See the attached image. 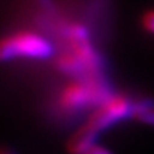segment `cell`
I'll list each match as a JSON object with an SVG mask.
<instances>
[{
  "instance_id": "3",
  "label": "cell",
  "mask_w": 154,
  "mask_h": 154,
  "mask_svg": "<svg viewBox=\"0 0 154 154\" xmlns=\"http://www.w3.org/2000/svg\"><path fill=\"white\" fill-rule=\"evenodd\" d=\"M54 67L70 79L105 76V61L91 39L63 44L54 55Z\"/></svg>"
},
{
  "instance_id": "7",
  "label": "cell",
  "mask_w": 154,
  "mask_h": 154,
  "mask_svg": "<svg viewBox=\"0 0 154 154\" xmlns=\"http://www.w3.org/2000/svg\"><path fill=\"white\" fill-rule=\"evenodd\" d=\"M84 154H114V153L109 148H106V147H102L99 144H94L93 147H90Z\"/></svg>"
},
{
  "instance_id": "1",
  "label": "cell",
  "mask_w": 154,
  "mask_h": 154,
  "mask_svg": "<svg viewBox=\"0 0 154 154\" xmlns=\"http://www.w3.org/2000/svg\"><path fill=\"white\" fill-rule=\"evenodd\" d=\"M150 99H133L127 94L114 93L106 102L97 106L87 118V121L69 138V154H82L96 144L97 136L106 129L115 126L126 118H135L138 114L153 108Z\"/></svg>"
},
{
  "instance_id": "2",
  "label": "cell",
  "mask_w": 154,
  "mask_h": 154,
  "mask_svg": "<svg viewBox=\"0 0 154 154\" xmlns=\"http://www.w3.org/2000/svg\"><path fill=\"white\" fill-rule=\"evenodd\" d=\"M114 94L106 78L70 79L55 96V109L63 117H75L84 112H93Z\"/></svg>"
},
{
  "instance_id": "8",
  "label": "cell",
  "mask_w": 154,
  "mask_h": 154,
  "mask_svg": "<svg viewBox=\"0 0 154 154\" xmlns=\"http://www.w3.org/2000/svg\"><path fill=\"white\" fill-rule=\"evenodd\" d=\"M3 154H11V153H8V151H5V153H3Z\"/></svg>"
},
{
  "instance_id": "5",
  "label": "cell",
  "mask_w": 154,
  "mask_h": 154,
  "mask_svg": "<svg viewBox=\"0 0 154 154\" xmlns=\"http://www.w3.org/2000/svg\"><path fill=\"white\" fill-rule=\"evenodd\" d=\"M141 26L147 33L154 35V9H150L147 12H144L142 18H141Z\"/></svg>"
},
{
  "instance_id": "4",
  "label": "cell",
  "mask_w": 154,
  "mask_h": 154,
  "mask_svg": "<svg viewBox=\"0 0 154 154\" xmlns=\"http://www.w3.org/2000/svg\"><path fill=\"white\" fill-rule=\"evenodd\" d=\"M2 60H36L44 61L54 58L57 54L50 38L33 30H17L6 35L2 41Z\"/></svg>"
},
{
  "instance_id": "6",
  "label": "cell",
  "mask_w": 154,
  "mask_h": 154,
  "mask_svg": "<svg viewBox=\"0 0 154 154\" xmlns=\"http://www.w3.org/2000/svg\"><path fill=\"white\" fill-rule=\"evenodd\" d=\"M135 120L139 121V123H142V124L154 126V106L153 108H148L147 111H144V112H141V114H138V115L135 117Z\"/></svg>"
}]
</instances>
